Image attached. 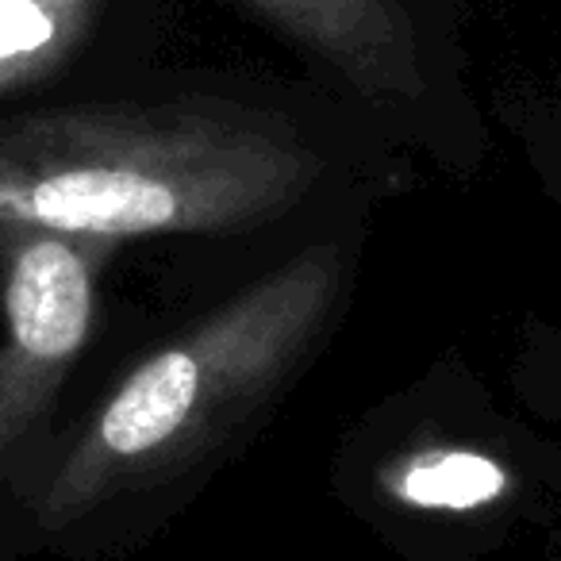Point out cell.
Returning a JSON list of instances; mask_svg holds the SVG:
<instances>
[{"instance_id":"obj_6","label":"cell","mask_w":561,"mask_h":561,"mask_svg":"<svg viewBox=\"0 0 561 561\" xmlns=\"http://www.w3.org/2000/svg\"><path fill=\"white\" fill-rule=\"evenodd\" d=\"M392 500L423 512H477L512 492V473L496 458L458 446H423L381 469Z\"/></svg>"},{"instance_id":"obj_1","label":"cell","mask_w":561,"mask_h":561,"mask_svg":"<svg viewBox=\"0 0 561 561\" xmlns=\"http://www.w3.org/2000/svg\"><path fill=\"white\" fill-rule=\"evenodd\" d=\"M323 162L277 119L193 104H85L0 124V227L119 247L242 231L300 204Z\"/></svg>"},{"instance_id":"obj_2","label":"cell","mask_w":561,"mask_h":561,"mask_svg":"<svg viewBox=\"0 0 561 561\" xmlns=\"http://www.w3.org/2000/svg\"><path fill=\"white\" fill-rule=\"evenodd\" d=\"M343 270V247H308L139 362L50 477L39 527H70L116 492L208 454L297 369L335 312Z\"/></svg>"},{"instance_id":"obj_4","label":"cell","mask_w":561,"mask_h":561,"mask_svg":"<svg viewBox=\"0 0 561 561\" xmlns=\"http://www.w3.org/2000/svg\"><path fill=\"white\" fill-rule=\"evenodd\" d=\"M277 32L377 101H415L427 81L400 0H247Z\"/></svg>"},{"instance_id":"obj_5","label":"cell","mask_w":561,"mask_h":561,"mask_svg":"<svg viewBox=\"0 0 561 561\" xmlns=\"http://www.w3.org/2000/svg\"><path fill=\"white\" fill-rule=\"evenodd\" d=\"M104 0H0V96L50 78L85 43Z\"/></svg>"},{"instance_id":"obj_3","label":"cell","mask_w":561,"mask_h":561,"mask_svg":"<svg viewBox=\"0 0 561 561\" xmlns=\"http://www.w3.org/2000/svg\"><path fill=\"white\" fill-rule=\"evenodd\" d=\"M112 250L43 227H0V461L47 412L85 351L96 323V280Z\"/></svg>"}]
</instances>
